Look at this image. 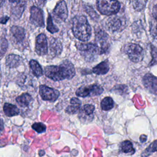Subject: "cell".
<instances>
[{"mask_svg": "<svg viewBox=\"0 0 157 157\" xmlns=\"http://www.w3.org/2000/svg\"><path fill=\"white\" fill-rule=\"evenodd\" d=\"M151 52L152 60L150 62V65H154L157 64V48L153 45H151Z\"/></svg>", "mask_w": 157, "mask_h": 157, "instance_id": "30", "label": "cell"}, {"mask_svg": "<svg viewBox=\"0 0 157 157\" xmlns=\"http://www.w3.org/2000/svg\"><path fill=\"white\" fill-rule=\"evenodd\" d=\"M78 49L80 51L82 55L86 59L93 61L94 59L98 53L99 50L96 44L88 43V44H78L77 45Z\"/></svg>", "mask_w": 157, "mask_h": 157, "instance_id": "5", "label": "cell"}, {"mask_svg": "<svg viewBox=\"0 0 157 157\" xmlns=\"http://www.w3.org/2000/svg\"><path fill=\"white\" fill-rule=\"evenodd\" d=\"M120 151L124 153H133L134 152V149L130 141L125 140L120 145Z\"/></svg>", "mask_w": 157, "mask_h": 157, "instance_id": "24", "label": "cell"}, {"mask_svg": "<svg viewBox=\"0 0 157 157\" xmlns=\"http://www.w3.org/2000/svg\"><path fill=\"white\" fill-rule=\"evenodd\" d=\"M30 12L31 22L37 26L43 27L44 26V20L42 10L36 6H33L31 8Z\"/></svg>", "mask_w": 157, "mask_h": 157, "instance_id": "10", "label": "cell"}, {"mask_svg": "<svg viewBox=\"0 0 157 157\" xmlns=\"http://www.w3.org/2000/svg\"><path fill=\"white\" fill-rule=\"evenodd\" d=\"M39 94L42 99L52 102L55 101L59 96V92L57 90L45 85L39 86Z\"/></svg>", "mask_w": 157, "mask_h": 157, "instance_id": "8", "label": "cell"}, {"mask_svg": "<svg viewBox=\"0 0 157 157\" xmlns=\"http://www.w3.org/2000/svg\"><path fill=\"white\" fill-rule=\"evenodd\" d=\"M17 103L21 107H27L32 101V97L28 93H23L16 98Z\"/></svg>", "mask_w": 157, "mask_h": 157, "instance_id": "20", "label": "cell"}, {"mask_svg": "<svg viewBox=\"0 0 157 157\" xmlns=\"http://www.w3.org/2000/svg\"><path fill=\"white\" fill-rule=\"evenodd\" d=\"M13 4L11 9L12 15L15 19H18L21 17L25 9V0Z\"/></svg>", "mask_w": 157, "mask_h": 157, "instance_id": "14", "label": "cell"}, {"mask_svg": "<svg viewBox=\"0 0 157 157\" xmlns=\"http://www.w3.org/2000/svg\"><path fill=\"white\" fill-rule=\"evenodd\" d=\"M143 83L148 92L157 95V77L151 74H147L143 77Z\"/></svg>", "mask_w": 157, "mask_h": 157, "instance_id": "11", "label": "cell"}, {"mask_svg": "<svg viewBox=\"0 0 157 157\" xmlns=\"http://www.w3.org/2000/svg\"><path fill=\"white\" fill-rule=\"evenodd\" d=\"M97 8L103 15H111L120 9V4L117 0H97Z\"/></svg>", "mask_w": 157, "mask_h": 157, "instance_id": "3", "label": "cell"}, {"mask_svg": "<svg viewBox=\"0 0 157 157\" xmlns=\"http://www.w3.org/2000/svg\"><path fill=\"white\" fill-rule=\"evenodd\" d=\"M3 128H4V126H3V121H2V120L1 119H0V131L2 130Z\"/></svg>", "mask_w": 157, "mask_h": 157, "instance_id": "36", "label": "cell"}, {"mask_svg": "<svg viewBox=\"0 0 157 157\" xmlns=\"http://www.w3.org/2000/svg\"><path fill=\"white\" fill-rule=\"evenodd\" d=\"M85 10L86 11V12L89 14V15L93 18H98V15L97 13L95 12V11L94 10V9L90 7V6H86L85 8Z\"/></svg>", "mask_w": 157, "mask_h": 157, "instance_id": "32", "label": "cell"}, {"mask_svg": "<svg viewBox=\"0 0 157 157\" xmlns=\"http://www.w3.org/2000/svg\"><path fill=\"white\" fill-rule=\"evenodd\" d=\"M9 19V17H7V16L3 17H2V18H0V23H2V24H5V23L7 21V20H8Z\"/></svg>", "mask_w": 157, "mask_h": 157, "instance_id": "34", "label": "cell"}, {"mask_svg": "<svg viewBox=\"0 0 157 157\" xmlns=\"http://www.w3.org/2000/svg\"><path fill=\"white\" fill-rule=\"evenodd\" d=\"M50 49L51 53L52 52L55 55L59 54L62 51V46L60 42L55 39H52V40H50Z\"/></svg>", "mask_w": 157, "mask_h": 157, "instance_id": "22", "label": "cell"}, {"mask_svg": "<svg viewBox=\"0 0 157 157\" xmlns=\"http://www.w3.org/2000/svg\"><path fill=\"white\" fill-rule=\"evenodd\" d=\"M124 50L129 59L134 63H138L143 58V49L138 44L131 43L127 44L124 47Z\"/></svg>", "mask_w": 157, "mask_h": 157, "instance_id": "4", "label": "cell"}, {"mask_svg": "<svg viewBox=\"0 0 157 157\" xmlns=\"http://www.w3.org/2000/svg\"><path fill=\"white\" fill-rule=\"evenodd\" d=\"M4 113L7 117H13L19 114V109L13 104L9 103H5L3 107Z\"/></svg>", "mask_w": 157, "mask_h": 157, "instance_id": "18", "label": "cell"}, {"mask_svg": "<svg viewBox=\"0 0 157 157\" xmlns=\"http://www.w3.org/2000/svg\"><path fill=\"white\" fill-rule=\"evenodd\" d=\"M106 26L110 31H117L123 27V21L118 17L109 18L106 22Z\"/></svg>", "mask_w": 157, "mask_h": 157, "instance_id": "13", "label": "cell"}, {"mask_svg": "<svg viewBox=\"0 0 157 157\" xmlns=\"http://www.w3.org/2000/svg\"><path fill=\"white\" fill-rule=\"evenodd\" d=\"M94 110V106L91 104H85L80 110V113H83L86 115H91Z\"/></svg>", "mask_w": 157, "mask_h": 157, "instance_id": "27", "label": "cell"}, {"mask_svg": "<svg viewBox=\"0 0 157 157\" xmlns=\"http://www.w3.org/2000/svg\"><path fill=\"white\" fill-rule=\"evenodd\" d=\"M147 0H133L132 6L137 11L142 10L145 6Z\"/></svg>", "mask_w": 157, "mask_h": 157, "instance_id": "26", "label": "cell"}, {"mask_svg": "<svg viewBox=\"0 0 157 157\" xmlns=\"http://www.w3.org/2000/svg\"><path fill=\"white\" fill-rule=\"evenodd\" d=\"M3 1H4V0H0V7H1V6L2 5Z\"/></svg>", "mask_w": 157, "mask_h": 157, "instance_id": "37", "label": "cell"}, {"mask_svg": "<svg viewBox=\"0 0 157 157\" xmlns=\"http://www.w3.org/2000/svg\"><path fill=\"white\" fill-rule=\"evenodd\" d=\"M103 91V88L96 84L83 86L78 88L75 92L77 96L80 97L94 96L101 94Z\"/></svg>", "mask_w": 157, "mask_h": 157, "instance_id": "6", "label": "cell"}, {"mask_svg": "<svg viewBox=\"0 0 157 157\" xmlns=\"http://www.w3.org/2000/svg\"><path fill=\"white\" fill-rule=\"evenodd\" d=\"M150 31L151 36L157 39V20L155 19L150 22Z\"/></svg>", "mask_w": 157, "mask_h": 157, "instance_id": "29", "label": "cell"}, {"mask_svg": "<svg viewBox=\"0 0 157 157\" xmlns=\"http://www.w3.org/2000/svg\"><path fill=\"white\" fill-rule=\"evenodd\" d=\"M95 34L96 45L98 46L99 50V53H104L109 47L108 36L105 31L100 29L96 30Z\"/></svg>", "mask_w": 157, "mask_h": 157, "instance_id": "7", "label": "cell"}, {"mask_svg": "<svg viewBox=\"0 0 157 157\" xmlns=\"http://www.w3.org/2000/svg\"><path fill=\"white\" fill-rule=\"evenodd\" d=\"M47 30L51 33H55L59 31L58 28L53 24L52 18L51 15L49 14L47 18Z\"/></svg>", "mask_w": 157, "mask_h": 157, "instance_id": "25", "label": "cell"}, {"mask_svg": "<svg viewBox=\"0 0 157 157\" xmlns=\"http://www.w3.org/2000/svg\"><path fill=\"white\" fill-rule=\"evenodd\" d=\"M32 128L39 133H42L46 131V126L42 123H34L32 125Z\"/></svg>", "mask_w": 157, "mask_h": 157, "instance_id": "28", "label": "cell"}, {"mask_svg": "<svg viewBox=\"0 0 157 157\" xmlns=\"http://www.w3.org/2000/svg\"><path fill=\"white\" fill-rule=\"evenodd\" d=\"M29 66L34 75L37 77H39L42 75V69L37 61L31 59L29 61Z\"/></svg>", "mask_w": 157, "mask_h": 157, "instance_id": "21", "label": "cell"}, {"mask_svg": "<svg viewBox=\"0 0 157 157\" xmlns=\"http://www.w3.org/2000/svg\"><path fill=\"white\" fill-rule=\"evenodd\" d=\"M109 70V63L107 60L102 61L93 67V72L98 75L105 74Z\"/></svg>", "mask_w": 157, "mask_h": 157, "instance_id": "19", "label": "cell"}, {"mask_svg": "<svg viewBox=\"0 0 157 157\" xmlns=\"http://www.w3.org/2000/svg\"><path fill=\"white\" fill-rule=\"evenodd\" d=\"M48 50L47 37L44 34H40L36 37V52L39 55L47 54Z\"/></svg>", "mask_w": 157, "mask_h": 157, "instance_id": "12", "label": "cell"}, {"mask_svg": "<svg viewBox=\"0 0 157 157\" xmlns=\"http://www.w3.org/2000/svg\"><path fill=\"white\" fill-rule=\"evenodd\" d=\"M45 75L54 81L71 79L75 74L74 67L68 60L63 61L59 66H48L44 69Z\"/></svg>", "mask_w": 157, "mask_h": 157, "instance_id": "1", "label": "cell"}, {"mask_svg": "<svg viewBox=\"0 0 157 157\" xmlns=\"http://www.w3.org/2000/svg\"><path fill=\"white\" fill-rule=\"evenodd\" d=\"M21 61V58L20 56L14 54H10L7 56L6 62L7 66L11 68H14L18 66Z\"/></svg>", "mask_w": 157, "mask_h": 157, "instance_id": "17", "label": "cell"}, {"mask_svg": "<svg viewBox=\"0 0 157 157\" xmlns=\"http://www.w3.org/2000/svg\"><path fill=\"white\" fill-rule=\"evenodd\" d=\"M72 29L74 36L82 41H87L91 35V29L86 18L77 15L72 19Z\"/></svg>", "mask_w": 157, "mask_h": 157, "instance_id": "2", "label": "cell"}, {"mask_svg": "<svg viewBox=\"0 0 157 157\" xmlns=\"http://www.w3.org/2000/svg\"><path fill=\"white\" fill-rule=\"evenodd\" d=\"M10 32L14 38L18 42H22L25 37V32L22 27L13 26L10 28Z\"/></svg>", "mask_w": 157, "mask_h": 157, "instance_id": "16", "label": "cell"}, {"mask_svg": "<svg viewBox=\"0 0 157 157\" xmlns=\"http://www.w3.org/2000/svg\"><path fill=\"white\" fill-rule=\"evenodd\" d=\"M147 151V155H148L149 153H153L155 151H157V140L154 141L153 143H151L148 148L146 150Z\"/></svg>", "mask_w": 157, "mask_h": 157, "instance_id": "31", "label": "cell"}, {"mask_svg": "<svg viewBox=\"0 0 157 157\" xmlns=\"http://www.w3.org/2000/svg\"><path fill=\"white\" fill-rule=\"evenodd\" d=\"M53 16L55 20L58 22H63L67 17V6L64 1H62L57 4L53 10Z\"/></svg>", "mask_w": 157, "mask_h": 157, "instance_id": "9", "label": "cell"}, {"mask_svg": "<svg viewBox=\"0 0 157 157\" xmlns=\"http://www.w3.org/2000/svg\"><path fill=\"white\" fill-rule=\"evenodd\" d=\"M152 15H153V18L157 20V4L155 5L153 8V10H152Z\"/></svg>", "mask_w": 157, "mask_h": 157, "instance_id": "33", "label": "cell"}, {"mask_svg": "<svg viewBox=\"0 0 157 157\" xmlns=\"http://www.w3.org/2000/svg\"><path fill=\"white\" fill-rule=\"evenodd\" d=\"M71 105H68L66 109V112L69 114H74L77 113L81 108V101L76 98H72L70 100Z\"/></svg>", "mask_w": 157, "mask_h": 157, "instance_id": "15", "label": "cell"}, {"mask_svg": "<svg viewBox=\"0 0 157 157\" xmlns=\"http://www.w3.org/2000/svg\"><path fill=\"white\" fill-rule=\"evenodd\" d=\"M113 101L110 97L104 98L101 102V107L103 110H109L113 107Z\"/></svg>", "mask_w": 157, "mask_h": 157, "instance_id": "23", "label": "cell"}, {"mask_svg": "<svg viewBox=\"0 0 157 157\" xmlns=\"http://www.w3.org/2000/svg\"><path fill=\"white\" fill-rule=\"evenodd\" d=\"M23 0H9V1L12 3V4H15V3H17V2H21Z\"/></svg>", "mask_w": 157, "mask_h": 157, "instance_id": "35", "label": "cell"}]
</instances>
